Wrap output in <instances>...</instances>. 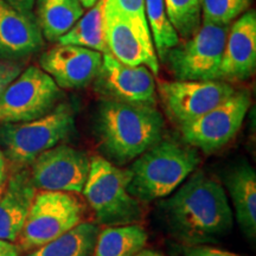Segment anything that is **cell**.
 <instances>
[{
	"label": "cell",
	"mask_w": 256,
	"mask_h": 256,
	"mask_svg": "<svg viewBox=\"0 0 256 256\" xmlns=\"http://www.w3.org/2000/svg\"><path fill=\"white\" fill-rule=\"evenodd\" d=\"M168 224L176 235L191 244L224 236L232 228V210L217 179L198 171L165 204Z\"/></svg>",
	"instance_id": "cell-1"
},
{
	"label": "cell",
	"mask_w": 256,
	"mask_h": 256,
	"mask_svg": "<svg viewBox=\"0 0 256 256\" xmlns=\"http://www.w3.org/2000/svg\"><path fill=\"white\" fill-rule=\"evenodd\" d=\"M164 118L156 106L101 102L98 130L104 151L118 162H130L162 139Z\"/></svg>",
	"instance_id": "cell-2"
},
{
	"label": "cell",
	"mask_w": 256,
	"mask_h": 256,
	"mask_svg": "<svg viewBox=\"0 0 256 256\" xmlns=\"http://www.w3.org/2000/svg\"><path fill=\"white\" fill-rule=\"evenodd\" d=\"M136 159L128 168L130 179L127 190L139 202L171 194L200 162L194 147L162 139Z\"/></svg>",
	"instance_id": "cell-3"
},
{
	"label": "cell",
	"mask_w": 256,
	"mask_h": 256,
	"mask_svg": "<svg viewBox=\"0 0 256 256\" xmlns=\"http://www.w3.org/2000/svg\"><path fill=\"white\" fill-rule=\"evenodd\" d=\"M130 174L104 156L90 159V170L83 194L94 210L98 222L104 226H124L142 218L140 202L127 190Z\"/></svg>",
	"instance_id": "cell-4"
},
{
	"label": "cell",
	"mask_w": 256,
	"mask_h": 256,
	"mask_svg": "<svg viewBox=\"0 0 256 256\" xmlns=\"http://www.w3.org/2000/svg\"><path fill=\"white\" fill-rule=\"evenodd\" d=\"M74 127L72 110L68 104H60L38 119L0 124V148L16 165L32 164L40 153L66 139Z\"/></svg>",
	"instance_id": "cell-5"
},
{
	"label": "cell",
	"mask_w": 256,
	"mask_h": 256,
	"mask_svg": "<svg viewBox=\"0 0 256 256\" xmlns=\"http://www.w3.org/2000/svg\"><path fill=\"white\" fill-rule=\"evenodd\" d=\"M230 25L202 22L188 40H179L166 54V62L176 80L208 81L220 80V68Z\"/></svg>",
	"instance_id": "cell-6"
},
{
	"label": "cell",
	"mask_w": 256,
	"mask_h": 256,
	"mask_svg": "<svg viewBox=\"0 0 256 256\" xmlns=\"http://www.w3.org/2000/svg\"><path fill=\"white\" fill-rule=\"evenodd\" d=\"M82 216V203L70 192H38L17 238L18 249L32 252L46 244L81 223Z\"/></svg>",
	"instance_id": "cell-7"
},
{
	"label": "cell",
	"mask_w": 256,
	"mask_h": 256,
	"mask_svg": "<svg viewBox=\"0 0 256 256\" xmlns=\"http://www.w3.org/2000/svg\"><path fill=\"white\" fill-rule=\"evenodd\" d=\"M62 96V89L46 72L28 66L0 95V124L25 122L44 116Z\"/></svg>",
	"instance_id": "cell-8"
},
{
	"label": "cell",
	"mask_w": 256,
	"mask_h": 256,
	"mask_svg": "<svg viewBox=\"0 0 256 256\" xmlns=\"http://www.w3.org/2000/svg\"><path fill=\"white\" fill-rule=\"evenodd\" d=\"M156 87L166 114L179 127L214 110L235 92L232 83L222 80L159 81Z\"/></svg>",
	"instance_id": "cell-9"
},
{
	"label": "cell",
	"mask_w": 256,
	"mask_h": 256,
	"mask_svg": "<svg viewBox=\"0 0 256 256\" xmlns=\"http://www.w3.org/2000/svg\"><path fill=\"white\" fill-rule=\"evenodd\" d=\"M250 104V92L244 89L235 90L214 110L182 126L184 140L188 145L202 152L218 151L238 133Z\"/></svg>",
	"instance_id": "cell-10"
},
{
	"label": "cell",
	"mask_w": 256,
	"mask_h": 256,
	"mask_svg": "<svg viewBox=\"0 0 256 256\" xmlns=\"http://www.w3.org/2000/svg\"><path fill=\"white\" fill-rule=\"evenodd\" d=\"M90 159L86 152L66 145H56L32 162L31 178L40 191L80 194L87 182Z\"/></svg>",
	"instance_id": "cell-11"
},
{
	"label": "cell",
	"mask_w": 256,
	"mask_h": 256,
	"mask_svg": "<svg viewBox=\"0 0 256 256\" xmlns=\"http://www.w3.org/2000/svg\"><path fill=\"white\" fill-rule=\"evenodd\" d=\"M94 88L104 100L156 104V87L151 70L145 66H127L110 54H102Z\"/></svg>",
	"instance_id": "cell-12"
},
{
	"label": "cell",
	"mask_w": 256,
	"mask_h": 256,
	"mask_svg": "<svg viewBox=\"0 0 256 256\" xmlns=\"http://www.w3.org/2000/svg\"><path fill=\"white\" fill-rule=\"evenodd\" d=\"M102 63L98 51L57 44L40 57V66L60 89L87 87L98 75Z\"/></svg>",
	"instance_id": "cell-13"
},
{
	"label": "cell",
	"mask_w": 256,
	"mask_h": 256,
	"mask_svg": "<svg viewBox=\"0 0 256 256\" xmlns=\"http://www.w3.org/2000/svg\"><path fill=\"white\" fill-rule=\"evenodd\" d=\"M256 68V12L248 10L230 25L220 80L242 82L250 78Z\"/></svg>",
	"instance_id": "cell-14"
},
{
	"label": "cell",
	"mask_w": 256,
	"mask_h": 256,
	"mask_svg": "<svg viewBox=\"0 0 256 256\" xmlns=\"http://www.w3.org/2000/svg\"><path fill=\"white\" fill-rule=\"evenodd\" d=\"M44 37L32 11L0 0V60H22L40 52Z\"/></svg>",
	"instance_id": "cell-15"
},
{
	"label": "cell",
	"mask_w": 256,
	"mask_h": 256,
	"mask_svg": "<svg viewBox=\"0 0 256 256\" xmlns=\"http://www.w3.org/2000/svg\"><path fill=\"white\" fill-rule=\"evenodd\" d=\"M104 32L110 55L127 66H145L153 75H158L156 54L146 49L136 30L108 0H106L104 10Z\"/></svg>",
	"instance_id": "cell-16"
},
{
	"label": "cell",
	"mask_w": 256,
	"mask_h": 256,
	"mask_svg": "<svg viewBox=\"0 0 256 256\" xmlns=\"http://www.w3.org/2000/svg\"><path fill=\"white\" fill-rule=\"evenodd\" d=\"M36 190L31 174L26 171L8 178L5 188L0 192V240L17 241L36 196Z\"/></svg>",
	"instance_id": "cell-17"
},
{
	"label": "cell",
	"mask_w": 256,
	"mask_h": 256,
	"mask_svg": "<svg viewBox=\"0 0 256 256\" xmlns=\"http://www.w3.org/2000/svg\"><path fill=\"white\" fill-rule=\"evenodd\" d=\"M232 196L236 220L249 238L256 235V174L248 164L232 168L226 179Z\"/></svg>",
	"instance_id": "cell-18"
},
{
	"label": "cell",
	"mask_w": 256,
	"mask_h": 256,
	"mask_svg": "<svg viewBox=\"0 0 256 256\" xmlns=\"http://www.w3.org/2000/svg\"><path fill=\"white\" fill-rule=\"evenodd\" d=\"M36 20L44 40L57 42L84 14L78 0H36Z\"/></svg>",
	"instance_id": "cell-19"
},
{
	"label": "cell",
	"mask_w": 256,
	"mask_h": 256,
	"mask_svg": "<svg viewBox=\"0 0 256 256\" xmlns=\"http://www.w3.org/2000/svg\"><path fill=\"white\" fill-rule=\"evenodd\" d=\"M146 242L147 232L140 224L107 226L98 232L92 256H134Z\"/></svg>",
	"instance_id": "cell-20"
},
{
	"label": "cell",
	"mask_w": 256,
	"mask_h": 256,
	"mask_svg": "<svg viewBox=\"0 0 256 256\" xmlns=\"http://www.w3.org/2000/svg\"><path fill=\"white\" fill-rule=\"evenodd\" d=\"M98 232L95 223L81 222L26 256H92Z\"/></svg>",
	"instance_id": "cell-21"
},
{
	"label": "cell",
	"mask_w": 256,
	"mask_h": 256,
	"mask_svg": "<svg viewBox=\"0 0 256 256\" xmlns=\"http://www.w3.org/2000/svg\"><path fill=\"white\" fill-rule=\"evenodd\" d=\"M106 0H98L83 14L75 25L57 40V44L87 48L101 54H110L104 40V10Z\"/></svg>",
	"instance_id": "cell-22"
},
{
	"label": "cell",
	"mask_w": 256,
	"mask_h": 256,
	"mask_svg": "<svg viewBox=\"0 0 256 256\" xmlns=\"http://www.w3.org/2000/svg\"><path fill=\"white\" fill-rule=\"evenodd\" d=\"M145 11L156 57L162 60L180 38L170 20L164 0H145Z\"/></svg>",
	"instance_id": "cell-23"
},
{
	"label": "cell",
	"mask_w": 256,
	"mask_h": 256,
	"mask_svg": "<svg viewBox=\"0 0 256 256\" xmlns=\"http://www.w3.org/2000/svg\"><path fill=\"white\" fill-rule=\"evenodd\" d=\"M164 2L179 38H190L202 24V0H164Z\"/></svg>",
	"instance_id": "cell-24"
},
{
	"label": "cell",
	"mask_w": 256,
	"mask_h": 256,
	"mask_svg": "<svg viewBox=\"0 0 256 256\" xmlns=\"http://www.w3.org/2000/svg\"><path fill=\"white\" fill-rule=\"evenodd\" d=\"M252 0H202V22L232 25L247 12Z\"/></svg>",
	"instance_id": "cell-25"
},
{
	"label": "cell",
	"mask_w": 256,
	"mask_h": 256,
	"mask_svg": "<svg viewBox=\"0 0 256 256\" xmlns=\"http://www.w3.org/2000/svg\"><path fill=\"white\" fill-rule=\"evenodd\" d=\"M108 2L136 30L146 49L156 52L148 23H147L145 0H108Z\"/></svg>",
	"instance_id": "cell-26"
},
{
	"label": "cell",
	"mask_w": 256,
	"mask_h": 256,
	"mask_svg": "<svg viewBox=\"0 0 256 256\" xmlns=\"http://www.w3.org/2000/svg\"><path fill=\"white\" fill-rule=\"evenodd\" d=\"M24 63L22 60H0V95L5 88L23 72Z\"/></svg>",
	"instance_id": "cell-27"
},
{
	"label": "cell",
	"mask_w": 256,
	"mask_h": 256,
	"mask_svg": "<svg viewBox=\"0 0 256 256\" xmlns=\"http://www.w3.org/2000/svg\"><path fill=\"white\" fill-rule=\"evenodd\" d=\"M184 256H241L235 252L223 250L204 244H194L184 250Z\"/></svg>",
	"instance_id": "cell-28"
},
{
	"label": "cell",
	"mask_w": 256,
	"mask_h": 256,
	"mask_svg": "<svg viewBox=\"0 0 256 256\" xmlns=\"http://www.w3.org/2000/svg\"><path fill=\"white\" fill-rule=\"evenodd\" d=\"M6 156L0 148V192L5 188L6 182H8V162Z\"/></svg>",
	"instance_id": "cell-29"
},
{
	"label": "cell",
	"mask_w": 256,
	"mask_h": 256,
	"mask_svg": "<svg viewBox=\"0 0 256 256\" xmlns=\"http://www.w3.org/2000/svg\"><path fill=\"white\" fill-rule=\"evenodd\" d=\"M14 8L22 10V11H32L36 0H2Z\"/></svg>",
	"instance_id": "cell-30"
},
{
	"label": "cell",
	"mask_w": 256,
	"mask_h": 256,
	"mask_svg": "<svg viewBox=\"0 0 256 256\" xmlns=\"http://www.w3.org/2000/svg\"><path fill=\"white\" fill-rule=\"evenodd\" d=\"M16 249H18L16 246L12 244L11 242L8 241H2L0 240V256H8L10 252H12Z\"/></svg>",
	"instance_id": "cell-31"
},
{
	"label": "cell",
	"mask_w": 256,
	"mask_h": 256,
	"mask_svg": "<svg viewBox=\"0 0 256 256\" xmlns=\"http://www.w3.org/2000/svg\"><path fill=\"white\" fill-rule=\"evenodd\" d=\"M134 256H165V255H162V252H159L151 250V249H142V250Z\"/></svg>",
	"instance_id": "cell-32"
},
{
	"label": "cell",
	"mask_w": 256,
	"mask_h": 256,
	"mask_svg": "<svg viewBox=\"0 0 256 256\" xmlns=\"http://www.w3.org/2000/svg\"><path fill=\"white\" fill-rule=\"evenodd\" d=\"M78 2H81V5L84 8H90L92 5H95L98 0H78Z\"/></svg>",
	"instance_id": "cell-33"
},
{
	"label": "cell",
	"mask_w": 256,
	"mask_h": 256,
	"mask_svg": "<svg viewBox=\"0 0 256 256\" xmlns=\"http://www.w3.org/2000/svg\"><path fill=\"white\" fill-rule=\"evenodd\" d=\"M8 256H19L18 254V249H16V250H14L12 252H10V254Z\"/></svg>",
	"instance_id": "cell-34"
}]
</instances>
